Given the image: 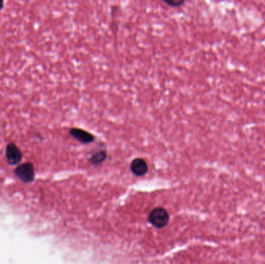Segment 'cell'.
Masks as SVG:
<instances>
[{
	"label": "cell",
	"mask_w": 265,
	"mask_h": 264,
	"mask_svg": "<svg viewBox=\"0 0 265 264\" xmlns=\"http://www.w3.org/2000/svg\"><path fill=\"white\" fill-rule=\"evenodd\" d=\"M15 173L18 179H20L23 182L30 183L34 179V166L31 163H26L21 164L19 167H16Z\"/></svg>",
	"instance_id": "cell-2"
},
{
	"label": "cell",
	"mask_w": 265,
	"mask_h": 264,
	"mask_svg": "<svg viewBox=\"0 0 265 264\" xmlns=\"http://www.w3.org/2000/svg\"><path fill=\"white\" fill-rule=\"evenodd\" d=\"M71 135L75 137L78 141L83 143H91L94 140V137L90 133L80 129H72L70 131Z\"/></svg>",
	"instance_id": "cell-5"
},
{
	"label": "cell",
	"mask_w": 265,
	"mask_h": 264,
	"mask_svg": "<svg viewBox=\"0 0 265 264\" xmlns=\"http://www.w3.org/2000/svg\"><path fill=\"white\" fill-rule=\"evenodd\" d=\"M164 4L172 8H178L185 4V0H162Z\"/></svg>",
	"instance_id": "cell-7"
},
{
	"label": "cell",
	"mask_w": 265,
	"mask_h": 264,
	"mask_svg": "<svg viewBox=\"0 0 265 264\" xmlns=\"http://www.w3.org/2000/svg\"><path fill=\"white\" fill-rule=\"evenodd\" d=\"M149 221L157 228H163L169 222V215L164 208H155L149 215Z\"/></svg>",
	"instance_id": "cell-1"
},
{
	"label": "cell",
	"mask_w": 265,
	"mask_h": 264,
	"mask_svg": "<svg viewBox=\"0 0 265 264\" xmlns=\"http://www.w3.org/2000/svg\"><path fill=\"white\" fill-rule=\"evenodd\" d=\"M106 157H107V155H106L105 151H99L93 155V157L90 158V161H91L92 164H99L102 161H105Z\"/></svg>",
	"instance_id": "cell-6"
},
{
	"label": "cell",
	"mask_w": 265,
	"mask_h": 264,
	"mask_svg": "<svg viewBox=\"0 0 265 264\" xmlns=\"http://www.w3.org/2000/svg\"><path fill=\"white\" fill-rule=\"evenodd\" d=\"M131 170L132 173H135L136 176H144L147 170H148V166L147 162L142 158H136L131 163Z\"/></svg>",
	"instance_id": "cell-4"
},
{
	"label": "cell",
	"mask_w": 265,
	"mask_h": 264,
	"mask_svg": "<svg viewBox=\"0 0 265 264\" xmlns=\"http://www.w3.org/2000/svg\"><path fill=\"white\" fill-rule=\"evenodd\" d=\"M6 157L10 164L16 165L20 162L21 159H22V153L14 143H10L7 146Z\"/></svg>",
	"instance_id": "cell-3"
},
{
	"label": "cell",
	"mask_w": 265,
	"mask_h": 264,
	"mask_svg": "<svg viewBox=\"0 0 265 264\" xmlns=\"http://www.w3.org/2000/svg\"><path fill=\"white\" fill-rule=\"evenodd\" d=\"M4 6V0H0V10H2Z\"/></svg>",
	"instance_id": "cell-8"
}]
</instances>
